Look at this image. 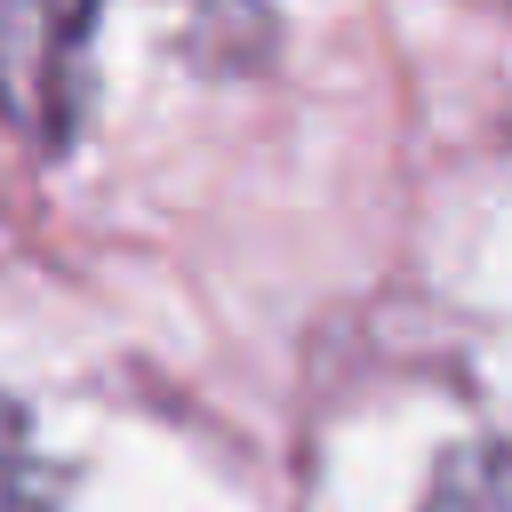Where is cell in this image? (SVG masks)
<instances>
[{"label": "cell", "mask_w": 512, "mask_h": 512, "mask_svg": "<svg viewBox=\"0 0 512 512\" xmlns=\"http://www.w3.org/2000/svg\"><path fill=\"white\" fill-rule=\"evenodd\" d=\"M440 512H512V448H488V456L456 464L448 488H440Z\"/></svg>", "instance_id": "cell-1"}]
</instances>
